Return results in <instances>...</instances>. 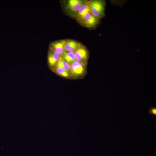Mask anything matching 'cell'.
Here are the masks:
<instances>
[{
  "mask_svg": "<svg viewBox=\"0 0 156 156\" xmlns=\"http://www.w3.org/2000/svg\"><path fill=\"white\" fill-rule=\"evenodd\" d=\"M69 64L72 77L78 78L85 75L86 65L76 60Z\"/></svg>",
  "mask_w": 156,
  "mask_h": 156,
  "instance_id": "3",
  "label": "cell"
},
{
  "mask_svg": "<svg viewBox=\"0 0 156 156\" xmlns=\"http://www.w3.org/2000/svg\"><path fill=\"white\" fill-rule=\"evenodd\" d=\"M65 40H57L50 43L49 49L59 53L61 55L65 51L64 45Z\"/></svg>",
  "mask_w": 156,
  "mask_h": 156,
  "instance_id": "6",
  "label": "cell"
},
{
  "mask_svg": "<svg viewBox=\"0 0 156 156\" xmlns=\"http://www.w3.org/2000/svg\"><path fill=\"white\" fill-rule=\"evenodd\" d=\"M54 68L55 72L57 75L63 77L69 78L71 76L68 73L62 68L55 66Z\"/></svg>",
  "mask_w": 156,
  "mask_h": 156,
  "instance_id": "12",
  "label": "cell"
},
{
  "mask_svg": "<svg viewBox=\"0 0 156 156\" xmlns=\"http://www.w3.org/2000/svg\"><path fill=\"white\" fill-rule=\"evenodd\" d=\"M149 113L150 114L154 115L156 116V108L155 107H151L148 110Z\"/></svg>",
  "mask_w": 156,
  "mask_h": 156,
  "instance_id": "13",
  "label": "cell"
},
{
  "mask_svg": "<svg viewBox=\"0 0 156 156\" xmlns=\"http://www.w3.org/2000/svg\"><path fill=\"white\" fill-rule=\"evenodd\" d=\"M74 53L76 60L86 65L89 57V53L84 46L81 44L74 52Z\"/></svg>",
  "mask_w": 156,
  "mask_h": 156,
  "instance_id": "5",
  "label": "cell"
},
{
  "mask_svg": "<svg viewBox=\"0 0 156 156\" xmlns=\"http://www.w3.org/2000/svg\"><path fill=\"white\" fill-rule=\"evenodd\" d=\"M62 57L69 64L76 60L74 52L65 51L62 55Z\"/></svg>",
  "mask_w": 156,
  "mask_h": 156,
  "instance_id": "11",
  "label": "cell"
},
{
  "mask_svg": "<svg viewBox=\"0 0 156 156\" xmlns=\"http://www.w3.org/2000/svg\"><path fill=\"white\" fill-rule=\"evenodd\" d=\"M89 12L90 10L87 1H85L84 3L79 9L75 18L79 22L86 14Z\"/></svg>",
  "mask_w": 156,
  "mask_h": 156,
  "instance_id": "9",
  "label": "cell"
},
{
  "mask_svg": "<svg viewBox=\"0 0 156 156\" xmlns=\"http://www.w3.org/2000/svg\"><path fill=\"white\" fill-rule=\"evenodd\" d=\"M62 57L61 55L49 49L48 55V61L49 66L54 67Z\"/></svg>",
  "mask_w": 156,
  "mask_h": 156,
  "instance_id": "7",
  "label": "cell"
},
{
  "mask_svg": "<svg viewBox=\"0 0 156 156\" xmlns=\"http://www.w3.org/2000/svg\"><path fill=\"white\" fill-rule=\"evenodd\" d=\"M90 12L96 17L100 19L105 16L106 3L103 0L87 1Z\"/></svg>",
  "mask_w": 156,
  "mask_h": 156,
  "instance_id": "1",
  "label": "cell"
},
{
  "mask_svg": "<svg viewBox=\"0 0 156 156\" xmlns=\"http://www.w3.org/2000/svg\"><path fill=\"white\" fill-rule=\"evenodd\" d=\"M100 20L90 12L86 14L79 22L85 27L93 29L99 25Z\"/></svg>",
  "mask_w": 156,
  "mask_h": 156,
  "instance_id": "4",
  "label": "cell"
},
{
  "mask_svg": "<svg viewBox=\"0 0 156 156\" xmlns=\"http://www.w3.org/2000/svg\"><path fill=\"white\" fill-rule=\"evenodd\" d=\"M85 1V0H82L67 1L64 5L65 9L70 15L75 17Z\"/></svg>",
  "mask_w": 156,
  "mask_h": 156,
  "instance_id": "2",
  "label": "cell"
},
{
  "mask_svg": "<svg viewBox=\"0 0 156 156\" xmlns=\"http://www.w3.org/2000/svg\"><path fill=\"white\" fill-rule=\"evenodd\" d=\"M55 66L62 68L68 73L72 76L70 64L64 60L62 57L58 61Z\"/></svg>",
  "mask_w": 156,
  "mask_h": 156,
  "instance_id": "10",
  "label": "cell"
},
{
  "mask_svg": "<svg viewBox=\"0 0 156 156\" xmlns=\"http://www.w3.org/2000/svg\"><path fill=\"white\" fill-rule=\"evenodd\" d=\"M81 45L80 43L74 40H65L64 45L65 51L74 52Z\"/></svg>",
  "mask_w": 156,
  "mask_h": 156,
  "instance_id": "8",
  "label": "cell"
}]
</instances>
